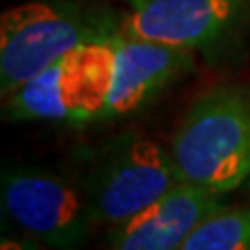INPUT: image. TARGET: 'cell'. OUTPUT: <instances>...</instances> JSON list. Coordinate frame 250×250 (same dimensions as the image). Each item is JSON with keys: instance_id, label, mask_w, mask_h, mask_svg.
I'll return each mask as SVG.
<instances>
[{"instance_id": "1", "label": "cell", "mask_w": 250, "mask_h": 250, "mask_svg": "<svg viewBox=\"0 0 250 250\" xmlns=\"http://www.w3.org/2000/svg\"><path fill=\"white\" fill-rule=\"evenodd\" d=\"M184 184L221 194L250 179V92L213 88L190 106L171 142Z\"/></svg>"}, {"instance_id": "2", "label": "cell", "mask_w": 250, "mask_h": 250, "mask_svg": "<svg viewBox=\"0 0 250 250\" xmlns=\"http://www.w3.org/2000/svg\"><path fill=\"white\" fill-rule=\"evenodd\" d=\"M115 13L75 2L29 0L0 17V90L11 96L27 80L80 46L119 34Z\"/></svg>"}, {"instance_id": "3", "label": "cell", "mask_w": 250, "mask_h": 250, "mask_svg": "<svg viewBox=\"0 0 250 250\" xmlns=\"http://www.w3.org/2000/svg\"><path fill=\"white\" fill-rule=\"evenodd\" d=\"M177 184L171 152L146 136L127 134L98 154L85 177L83 196L92 221L115 228Z\"/></svg>"}, {"instance_id": "4", "label": "cell", "mask_w": 250, "mask_h": 250, "mask_svg": "<svg viewBox=\"0 0 250 250\" xmlns=\"http://www.w3.org/2000/svg\"><path fill=\"white\" fill-rule=\"evenodd\" d=\"M2 208L36 242L52 250H80L88 240L92 215L83 192L52 171L6 167Z\"/></svg>"}, {"instance_id": "5", "label": "cell", "mask_w": 250, "mask_h": 250, "mask_svg": "<svg viewBox=\"0 0 250 250\" xmlns=\"http://www.w3.org/2000/svg\"><path fill=\"white\" fill-rule=\"evenodd\" d=\"M121 34L140 40L196 50L236 27L246 0H127Z\"/></svg>"}, {"instance_id": "6", "label": "cell", "mask_w": 250, "mask_h": 250, "mask_svg": "<svg viewBox=\"0 0 250 250\" xmlns=\"http://www.w3.org/2000/svg\"><path fill=\"white\" fill-rule=\"evenodd\" d=\"M221 207V194L179 182L159 200L115 225L108 250H179L196 225Z\"/></svg>"}, {"instance_id": "7", "label": "cell", "mask_w": 250, "mask_h": 250, "mask_svg": "<svg viewBox=\"0 0 250 250\" xmlns=\"http://www.w3.org/2000/svg\"><path fill=\"white\" fill-rule=\"evenodd\" d=\"M115 46L117 69L104 117H121L138 111L194 65L192 50L129 38L121 31L115 36Z\"/></svg>"}, {"instance_id": "8", "label": "cell", "mask_w": 250, "mask_h": 250, "mask_svg": "<svg viewBox=\"0 0 250 250\" xmlns=\"http://www.w3.org/2000/svg\"><path fill=\"white\" fill-rule=\"evenodd\" d=\"M6 117L17 121H88L73 50L6 96Z\"/></svg>"}, {"instance_id": "9", "label": "cell", "mask_w": 250, "mask_h": 250, "mask_svg": "<svg viewBox=\"0 0 250 250\" xmlns=\"http://www.w3.org/2000/svg\"><path fill=\"white\" fill-rule=\"evenodd\" d=\"M179 250H250V208L221 207L196 225Z\"/></svg>"}, {"instance_id": "10", "label": "cell", "mask_w": 250, "mask_h": 250, "mask_svg": "<svg viewBox=\"0 0 250 250\" xmlns=\"http://www.w3.org/2000/svg\"><path fill=\"white\" fill-rule=\"evenodd\" d=\"M0 250H42L36 244V240H19V238H2L0 240Z\"/></svg>"}, {"instance_id": "11", "label": "cell", "mask_w": 250, "mask_h": 250, "mask_svg": "<svg viewBox=\"0 0 250 250\" xmlns=\"http://www.w3.org/2000/svg\"><path fill=\"white\" fill-rule=\"evenodd\" d=\"M248 182H250V179H248Z\"/></svg>"}]
</instances>
